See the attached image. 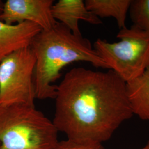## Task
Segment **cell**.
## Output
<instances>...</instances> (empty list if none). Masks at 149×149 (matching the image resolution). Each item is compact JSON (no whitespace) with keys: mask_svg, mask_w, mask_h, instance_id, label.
I'll return each instance as SVG.
<instances>
[{"mask_svg":"<svg viewBox=\"0 0 149 149\" xmlns=\"http://www.w3.org/2000/svg\"><path fill=\"white\" fill-rule=\"evenodd\" d=\"M53 122L69 140L102 144L133 116L126 82L113 70L74 68L56 86Z\"/></svg>","mask_w":149,"mask_h":149,"instance_id":"cell-1","label":"cell"},{"mask_svg":"<svg viewBox=\"0 0 149 149\" xmlns=\"http://www.w3.org/2000/svg\"><path fill=\"white\" fill-rule=\"evenodd\" d=\"M30 47L36 58L33 77L36 99H55L56 86L54 83L61 77L63 68L73 63L85 61L109 69L88 39L73 34L59 22L50 29L42 30Z\"/></svg>","mask_w":149,"mask_h":149,"instance_id":"cell-2","label":"cell"},{"mask_svg":"<svg viewBox=\"0 0 149 149\" xmlns=\"http://www.w3.org/2000/svg\"><path fill=\"white\" fill-rule=\"evenodd\" d=\"M58 130L35 106H0V149H55Z\"/></svg>","mask_w":149,"mask_h":149,"instance_id":"cell-3","label":"cell"},{"mask_svg":"<svg viewBox=\"0 0 149 149\" xmlns=\"http://www.w3.org/2000/svg\"><path fill=\"white\" fill-rule=\"evenodd\" d=\"M120 41L109 43L98 39L97 53L126 83L142 74L149 66V34L134 25L118 32Z\"/></svg>","mask_w":149,"mask_h":149,"instance_id":"cell-4","label":"cell"},{"mask_svg":"<svg viewBox=\"0 0 149 149\" xmlns=\"http://www.w3.org/2000/svg\"><path fill=\"white\" fill-rule=\"evenodd\" d=\"M36 63L31 47L16 51L0 63V106L14 103L34 106Z\"/></svg>","mask_w":149,"mask_h":149,"instance_id":"cell-5","label":"cell"},{"mask_svg":"<svg viewBox=\"0 0 149 149\" xmlns=\"http://www.w3.org/2000/svg\"><path fill=\"white\" fill-rule=\"evenodd\" d=\"M53 0H7L3 4L0 20L8 24L24 22L36 24L48 30L58 23L53 16Z\"/></svg>","mask_w":149,"mask_h":149,"instance_id":"cell-6","label":"cell"},{"mask_svg":"<svg viewBox=\"0 0 149 149\" xmlns=\"http://www.w3.org/2000/svg\"><path fill=\"white\" fill-rule=\"evenodd\" d=\"M42 30L29 22L8 24L0 20V63L11 54L30 47L34 38Z\"/></svg>","mask_w":149,"mask_h":149,"instance_id":"cell-7","label":"cell"},{"mask_svg":"<svg viewBox=\"0 0 149 149\" xmlns=\"http://www.w3.org/2000/svg\"><path fill=\"white\" fill-rule=\"evenodd\" d=\"M52 14L56 21L77 36L82 35L79 26L80 21L94 25L102 24L100 18L87 10L82 0H59L53 5Z\"/></svg>","mask_w":149,"mask_h":149,"instance_id":"cell-8","label":"cell"},{"mask_svg":"<svg viewBox=\"0 0 149 149\" xmlns=\"http://www.w3.org/2000/svg\"><path fill=\"white\" fill-rule=\"evenodd\" d=\"M126 89L134 114L149 120V66L141 75L126 83Z\"/></svg>","mask_w":149,"mask_h":149,"instance_id":"cell-9","label":"cell"},{"mask_svg":"<svg viewBox=\"0 0 149 149\" xmlns=\"http://www.w3.org/2000/svg\"><path fill=\"white\" fill-rule=\"evenodd\" d=\"M131 0H86L88 11L99 18L113 17L120 29L125 27V21L130 7Z\"/></svg>","mask_w":149,"mask_h":149,"instance_id":"cell-10","label":"cell"},{"mask_svg":"<svg viewBox=\"0 0 149 149\" xmlns=\"http://www.w3.org/2000/svg\"><path fill=\"white\" fill-rule=\"evenodd\" d=\"M129 12L133 25L149 34V0L132 1Z\"/></svg>","mask_w":149,"mask_h":149,"instance_id":"cell-11","label":"cell"},{"mask_svg":"<svg viewBox=\"0 0 149 149\" xmlns=\"http://www.w3.org/2000/svg\"><path fill=\"white\" fill-rule=\"evenodd\" d=\"M55 149H106L102 144L80 143L66 139L59 141Z\"/></svg>","mask_w":149,"mask_h":149,"instance_id":"cell-12","label":"cell"},{"mask_svg":"<svg viewBox=\"0 0 149 149\" xmlns=\"http://www.w3.org/2000/svg\"><path fill=\"white\" fill-rule=\"evenodd\" d=\"M3 4H4V3L2 1L0 0V14L1 13V12H2V10H3Z\"/></svg>","mask_w":149,"mask_h":149,"instance_id":"cell-13","label":"cell"},{"mask_svg":"<svg viewBox=\"0 0 149 149\" xmlns=\"http://www.w3.org/2000/svg\"><path fill=\"white\" fill-rule=\"evenodd\" d=\"M141 149H149V140L148 141V143L145 145V146Z\"/></svg>","mask_w":149,"mask_h":149,"instance_id":"cell-14","label":"cell"}]
</instances>
